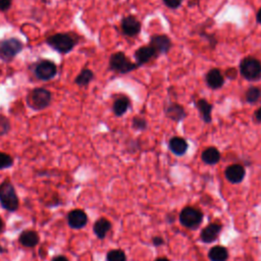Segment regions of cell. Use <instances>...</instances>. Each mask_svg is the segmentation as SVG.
I'll list each match as a JSON object with an SVG mask.
<instances>
[{
  "mask_svg": "<svg viewBox=\"0 0 261 261\" xmlns=\"http://www.w3.org/2000/svg\"><path fill=\"white\" fill-rule=\"evenodd\" d=\"M225 79L220 70L217 68H212L206 74V83L212 89H218L223 85Z\"/></svg>",
  "mask_w": 261,
  "mask_h": 261,
  "instance_id": "cell-14",
  "label": "cell"
},
{
  "mask_svg": "<svg viewBox=\"0 0 261 261\" xmlns=\"http://www.w3.org/2000/svg\"><path fill=\"white\" fill-rule=\"evenodd\" d=\"M88 222V216L82 209L70 210L67 214V223L73 230L83 229Z\"/></svg>",
  "mask_w": 261,
  "mask_h": 261,
  "instance_id": "cell-9",
  "label": "cell"
},
{
  "mask_svg": "<svg viewBox=\"0 0 261 261\" xmlns=\"http://www.w3.org/2000/svg\"><path fill=\"white\" fill-rule=\"evenodd\" d=\"M256 20H257V22H258L259 24H261V9L258 11V13H257V15H256Z\"/></svg>",
  "mask_w": 261,
  "mask_h": 261,
  "instance_id": "cell-36",
  "label": "cell"
},
{
  "mask_svg": "<svg viewBox=\"0 0 261 261\" xmlns=\"http://www.w3.org/2000/svg\"><path fill=\"white\" fill-rule=\"evenodd\" d=\"M51 101V93L43 88H37L30 92L27 97L28 105L34 110H42L46 108Z\"/></svg>",
  "mask_w": 261,
  "mask_h": 261,
  "instance_id": "cell-3",
  "label": "cell"
},
{
  "mask_svg": "<svg viewBox=\"0 0 261 261\" xmlns=\"http://www.w3.org/2000/svg\"><path fill=\"white\" fill-rule=\"evenodd\" d=\"M7 250L6 249H4L2 246H0V253H5Z\"/></svg>",
  "mask_w": 261,
  "mask_h": 261,
  "instance_id": "cell-38",
  "label": "cell"
},
{
  "mask_svg": "<svg viewBox=\"0 0 261 261\" xmlns=\"http://www.w3.org/2000/svg\"><path fill=\"white\" fill-rule=\"evenodd\" d=\"M56 72H57L56 65L50 60L40 61L35 68L36 77L42 81H49L53 79Z\"/></svg>",
  "mask_w": 261,
  "mask_h": 261,
  "instance_id": "cell-8",
  "label": "cell"
},
{
  "mask_svg": "<svg viewBox=\"0 0 261 261\" xmlns=\"http://www.w3.org/2000/svg\"><path fill=\"white\" fill-rule=\"evenodd\" d=\"M110 68L120 73H127L134 70L138 64L133 63L123 52L114 53L109 59Z\"/></svg>",
  "mask_w": 261,
  "mask_h": 261,
  "instance_id": "cell-6",
  "label": "cell"
},
{
  "mask_svg": "<svg viewBox=\"0 0 261 261\" xmlns=\"http://www.w3.org/2000/svg\"><path fill=\"white\" fill-rule=\"evenodd\" d=\"M202 217L203 215L199 210L193 207H186L181 212L180 220L184 227L189 229H195L201 223Z\"/></svg>",
  "mask_w": 261,
  "mask_h": 261,
  "instance_id": "cell-7",
  "label": "cell"
},
{
  "mask_svg": "<svg viewBox=\"0 0 261 261\" xmlns=\"http://www.w3.org/2000/svg\"><path fill=\"white\" fill-rule=\"evenodd\" d=\"M225 175L228 181L233 184H238L241 183L245 177V169L240 164H233L226 169Z\"/></svg>",
  "mask_w": 261,
  "mask_h": 261,
  "instance_id": "cell-10",
  "label": "cell"
},
{
  "mask_svg": "<svg viewBox=\"0 0 261 261\" xmlns=\"http://www.w3.org/2000/svg\"><path fill=\"white\" fill-rule=\"evenodd\" d=\"M94 78V73L91 69H88V68H85L83 69L80 74L76 78V84L81 86V87H86L87 85H88Z\"/></svg>",
  "mask_w": 261,
  "mask_h": 261,
  "instance_id": "cell-22",
  "label": "cell"
},
{
  "mask_svg": "<svg viewBox=\"0 0 261 261\" xmlns=\"http://www.w3.org/2000/svg\"><path fill=\"white\" fill-rule=\"evenodd\" d=\"M220 230H221V226L219 223H211L207 226L201 233V240L204 243L213 242L217 238Z\"/></svg>",
  "mask_w": 261,
  "mask_h": 261,
  "instance_id": "cell-15",
  "label": "cell"
},
{
  "mask_svg": "<svg viewBox=\"0 0 261 261\" xmlns=\"http://www.w3.org/2000/svg\"><path fill=\"white\" fill-rule=\"evenodd\" d=\"M153 243H154V245L158 246V245H161V244L163 243V241H162V239H161V238L156 237V238H154V239H153Z\"/></svg>",
  "mask_w": 261,
  "mask_h": 261,
  "instance_id": "cell-34",
  "label": "cell"
},
{
  "mask_svg": "<svg viewBox=\"0 0 261 261\" xmlns=\"http://www.w3.org/2000/svg\"><path fill=\"white\" fill-rule=\"evenodd\" d=\"M197 107L200 111V114L202 115L203 120L206 123H210L211 122V111H212V105L210 103H208L207 101L201 99L197 101Z\"/></svg>",
  "mask_w": 261,
  "mask_h": 261,
  "instance_id": "cell-23",
  "label": "cell"
},
{
  "mask_svg": "<svg viewBox=\"0 0 261 261\" xmlns=\"http://www.w3.org/2000/svg\"><path fill=\"white\" fill-rule=\"evenodd\" d=\"M14 164V159L11 155L0 152V169H6L12 167Z\"/></svg>",
  "mask_w": 261,
  "mask_h": 261,
  "instance_id": "cell-27",
  "label": "cell"
},
{
  "mask_svg": "<svg viewBox=\"0 0 261 261\" xmlns=\"http://www.w3.org/2000/svg\"><path fill=\"white\" fill-rule=\"evenodd\" d=\"M150 46L156 53H167L170 49L171 43L168 37L164 35H155L150 40Z\"/></svg>",
  "mask_w": 261,
  "mask_h": 261,
  "instance_id": "cell-11",
  "label": "cell"
},
{
  "mask_svg": "<svg viewBox=\"0 0 261 261\" xmlns=\"http://www.w3.org/2000/svg\"><path fill=\"white\" fill-rule=\"evenodd\" d=\"M5 221L3 220V218H2V216H0V234H3L4 233V231H5Z\"/></svg>",
  "mask_w": 261,
  "mask_h": 261,
  "instance_id": "cell-35",
  "label": "cell"
},
{
  "mask_svg": "<svg viewBox=\"0 0 261 261\" xmlns=\"http://www.w3.org/2000/svg\"><path fill=\"white\" fill-rule=\"evenodd\" d=\"M51 261H68V259H67L65 256L58 255V256H55V257H53Z\"/></svg>",
  "mask_w": 261,
  "mask_h": 261,
  "instance_id": "cell-32",
  "label": "cell"
},
{
  "mask_svg": "<svg viewBox=\"0 0 261 261\" xmlns=\"http://www.w3.org/2000/svg\"><path fill=\"white\" fill-rule=\"evenodd\" d=\"M255 119L257 122L261 123V107L258 108V110L255 113Z\"/></svg>",
  "mask_w": 261,
  "mask_h": 261,
  "instance_id": "cell-33",
  "label": "cell"
},
{
  "mask_svg": "<svg viewBox=\"0 0 261 261\" xmlns=\"http://www.w3.org/2000/svg\"><path fill=\"white\" fill-rule=\"evenodd\" d=\"M166 115L172 120L181 121L185 118V110L181 106H179L177 104H173L167 108Z\"/></svg>",
  "mask_w": 261,
  "mask_h": 261,
  "instance_id": "cell-24",
  "label": "cell"
},
{
  "mask_svg": "<svg viewBox=\"0 0 261 261\" xmlns=\"http://www.w3.org/2000/svg\"><path fill=\"white\" fill-rule=\"evenodd\" d=\"M106 260L107 261H127V257L123 250L116 249V250H111L107 253Z\"/></svg>",
  "mask_w": 261,
  "mask_h": 261,
  "instance_id": "cell-26",
  "label": "cell"
},
{
  "mask_svg": "<svg viewBox=\"0 0 261 261\" xmlns=\"http://www.w3.org/2000/svg\"><path fill=\"white\" fill-rule=\"evenodd\" d=\"M155 55H156V52H155V50L151 46L141 47V48H139L135 52V58H136V60L138 62V65L144 64V63L148 62Z\"/></svg>",
  "mask_w": 261,
  "mask_h": 261,
  "instance_id": "cell-16",
  "label": "cell"
},
{
  "mask_svg": "<svg viewBox=\"0 0 261 261\" xmlns=\"http://www.w3.org/2000/svg\"><path fill=\"white\" fill-rule=\"evenodd\" d=\"M122 28L127 36L134 37L140 33L141 24L135 17H127L123 20Z\"/></svg>",
  "mask_w": 261,
  "mask_h": 261,
  "instance_id": "cell-12",
  "label": "cell"
},
{
  "mask_svg": "<svg viewBox=\"0 0 261 261\" xmlns=\"http://www.w3.org/2000/svg\"><path fill=\"white\" fill-rule=\"evenodd\" d=\"M19 241L24 247L34 248L39 244L40 238L38 233L35 231H25L20 235Z\"/></svg>",
  "mask_w": 261,
  "mask_h": 261,
  "instance_id": "cell-13",
  "label": "cell"
},
{
  "mask_svg": "<svg viewBox=\"0 0 261 261\" xmlns=\"http://www.w3.org/2000/svg\"><path fill=\"white\" fill-rule=\"evenodd\" d=\"M129 105H130V101L127 97L123 96L118 98L114 103V111L116 116L122 117L123 115H125L129 108Z\"/></svg>",
  "mask_w": 261,
  "mask_h": 261,
  "instance_id": "cell-21",
  "label": "cell"
},
{
  "mask_svg": "<svg viewBox=\"0 0 261 261\" xmlns=\"http://www.w3.org/2000/svg\"><path fill=\"white\" fill-rule=\"evenodd\" d=\"M164 5L170 9H177L181 6L183 0H163Z\"/></svg>",
  "mask_w": 261,
  "mask_h": 261,
  "instance_id": "cell-30",
  "label": "cell"
},
{
  "mask_svg": "<svg viewBox=\"0 0 261 261\" xmlns=\"http://www.w3.org/2000/svg\"><path fill=\"white\" fill-rule=\"evenodd\" d=\"M13 0H0V11L7 12L11 9Z\"/></svg>",
  "mask_w": 261,
  "mask_h": 261,
  "instance_id": "cell-31",
  "label": "cell"
},
{
  "mask_svg": "<svg viewBox=\"0 0 261 261\" xmlns=\"http://www.w3.org/2000/svg\"><path fill=\"white\" fill-rule=\"evenodd\" d=\"M208 256L211 261H227L229 257V253L225 247L216 246L209 251Z\"/></svg>",
  "mask_w": 261,
  "mask_h": 261,
  "instance_id": "cell-20",
  "label": "cell"
},
{
  "mask_svg": "<svg viewBox=\"0 0 261 261\" xmlns=\"http://www.w3.org/2000/svg\"><path fill=\"white\" fill-rule=\"evenodd\" d=\"M220 159L219 151L214 147H209L205 149L202 153V160L207 164H215Z\"/></svg>",
  "mask_w": 261,
  "mask_h": 261,
  "instance_id": "cell-19",
  "label": "cell"
},
{
  "mask_svg": "<svg viewBox=\"0 0 261 261\" xmlns=\"http://www.w3.org/2000/svg\"><path fill=\"white\" fill-rule=\"evenodd\" d=\"M24 48L23 43L16 38H10L0 41V59L5 62H11Z\"/></svg>",
  "mask_w": 261,
  "mask_h": 261,
  "instance_id": "cell-2",
  "label": "cell"
},
{
  "mask_svg": "<svg viewBox=\"0 0 261 261\" xmlns=\"http://www.w3.org/2000/svg\"><path fill=\"white\" fill-rule=\"evenodd\" d=\"M11 129V124L9 119L5 116H0V136H4L9 133Z\"/></svg>",
  "mask_w": 261,
  "mask_h": 261,
  "instance_id": "cell-28",
  "label": "cell"
},
{
  "mask_svg": "<svg viewBox=\"0 0 261 261\" xmlns=\"http://www.w3.org/2000/svg\"><path fill=\"white\" fill-rule=\"evenodd\" d=\"M146 122L144 119L141 118H135L133 121V127L137 130H143L146 128Z\"/></svg>",
  "mask_w": 261,
  "mask_h": 261,
  "instance_id": "cell-29",
  "label": "cell"
},
{
  "mask_svg": "<svg viewBox=\"0 0 261 261\" xmlns=\"http://www.w3.org/2000/svg\"><path fill=\"white\" fill-rule=\"evenodd\" d=\"M155 261H169V260L166 259V258H158V259H156Z\"/></svg>",
  "mask_w": 261,
  "mask_h": 261,
  "instance_id": "cell-37",
  "label": "cell"
},
{
  "mask_svg": "<svg viewBox=\"0 0 261 261\" xmlns=\"http://www.w3.org/2000/svg\"><path fill=\"white\" fill-rule=\"evenodd\" d=\"M46 43L53 48L54 50L58 51L59 53H68L76 45V42L71 36L64 33H59L50 36Z\"/></svg>",
  "mask_w": 261,
  "mask_h": 261,
  "instance_id": "cell-4",
  "label": "cell"
},
{
  "mask_svg": "<svg viewBox=\"0 0 261 261\" xmlns=\"http://www.w3.org/2000/svg\"><path fill=\"white\" fill-rule=\"evenodd\" d=\"M241 74L249 80L256 81L261 78V62L253 57H246L240 63Z\"/></svg>",
  "mask_w": 261,
  "mask_h": 261,
  "instance_id": "cell-5",
  "label": "cell"
},
{
  "mask_svg": "<svg viewBox=\"0 0 261 261\" xmlns=\"http://www.w3.org/2000/svg\"><path fill=\"white\" fill-rule=\"evenodd\" d=\"M0 204L10 212H15L19 209L20 200L18 194L14 185L9 180L0 184Z\"/></svg>",
  "mask_w": 261,
  "mask_h": 261,
  "instance_id": "cell-1",
  "label": "cell"
},
{
  "mask_svg": "<svg viewBox=\"0 0 261 261\" xmlns=\"http://www.w3.org/2000/svg\"><path fill=\"white\" fill-rule=\"evenodd\" d=\"M169 149L171 150L172 153H175L176 155H183L186 153L188 149V143L185 139L180 138V137H175L169 141Z\"/></svg>",
  "mask_w": 261,
  "mask_h": 261,
  "instance_id": "cell-17",
  "label": "cell"
},
{
  "mask_svg": "<svg viewBox=\"0 0 261 261\" xmlns=\"http://www.w3.org/2000/svg\"><path fill=\"white\" fill-rule=\"evenodd\" d=\"M261 97V90L256 87H251L246 92V100L249 103H255Z\"/></svg>",
  "mask_w": 261,
  "mask_h": 261,
  "instance_id": "cell-25",
  "label": "cell"
},
{
  "mask_svg": "<svg viewBox=\"0 0 261 261\" xmlns=\"http://www.w3.org/2000/svg\"><path fill=\"white\" fill-rule=\"evenodd\" d=\"M111 229V223L106 218H99L93 227L94 234L98 239H104Z\"/></svg>",
  "mask_w": 261,
  "mask_h": 261,
  "instance_id": "cell-18",
  "label": "cell"
}]
</instances>
